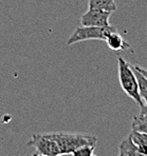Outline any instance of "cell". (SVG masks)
<instances>
[{"label": "cell", "instance_id": "1", "mask_svg": "<svg viewBox=\"0 0 147 156\" xmlns=\"http://www.w3.org/2000/svg\"><path fill=\"white\" fill-rule=\"evenodd\" d=\"M49 137L57 144L59 153L63 155H69L77 148L85 144H96L97 138L94 135L82 134V133H67L55 132L48 133Z\"/></svg>", "mask_w": 147, "mask_h": 156}, {"label": "cell", "instance_id": "2", "mask_svg": "<svg viewBox=\"0 0 147 156\" xmlns=\"http://www.w3.org/2000/svg\"><path fill=\"white\" fill-rule=\"evenodd\" d=\"M118 75L123 91L132 98L140 108L143 107V100L140 96L139 83L134 74V66H130L123 57H119L118 59Z\"/></svg>", "mask_w": 147, "mask_h": 156}, {"label": "cell", "instance_id": "3", "mask_svg": "<svg viewBox=\"0 0 147 156\" xmlns=\"http://www.w3.org/2000/svg\"><path fill=\"white\" fill-rule=\"evenodd\" d=\"M116 31V27H77L72 33V35L69 37L67 44L72 45L74 43L80 42L86 40H106L110 33Z\"/></svg>", "mask_w": 147, "mask_h": 156}, {"label": "cell", "instance_id": "4", "mask_svg": "<svg viewBox=\"0 0 147 156\" xmlns=\"http://www.w3.org/2000/svg\"><path fill=\"white\" fill-rule=\"evenodd\" d=\"M28 146L34 147L36 152L41 156H54L59 153L57 144L48 134H34L27 143Z\"/></svg>", "mask_w": 147, "mask_h": 156}, {"label": "cell", "instance_id": "5", "mask_svg": "<svg viewBox=\"0 0 147 156\" xmlns=\"http://www.w3.org/2000/svg\"><path fill=\"white\" fill-rule=\"evenodd\" d=\"M111 12L101 9H88L80 18V24L84 27H110L109 18Z\"/></svg>", "mask_w": 147, "mask_h": 156}, {"label": "cell", "instance_id": "6", "mask_svg": "<svg viewBox=\"0 0 147 156\" xmlns=\"http://www.w3.org/2000/svg\"><path fill=\"white\" fill-rule=\"evenodd\" d=\"M105 41H106L108 48L110 50H112L113 52L126 51V50L130 48V44L124 40V38L121 36V34L118 32V30L110 33Z\"/></svg>", "mask_w": 147, "mask_h": 156}, {"label": "cell", "instance_id": "7", "mask_svg": "<svg viewBox=\"0 0 147 156\" xmlns=\"http://www.w3.org/2000/svg\"><path fill=\"white\" fill-rule=\"evenodd\" d=\"M119 151L122 156H147L139 151V149L135 147L132 141L130 135H128L125 139L119 146Z\"/></svg>", "mask_w": 147, "mask_h": 156}, {"label": "cell", "instance_id": "8", "mask_svg": "<svg viewBox=\"0 0 147 156\" xmlns=\"http://www.w3.org/2000/svg\"><path fill=\"white\" fill-rule=\"evenodd\" d=\"M129 135L140 152L147 155V134L132 130Z\"/></svg>", "mask_w": 147, "mask_h": 156}, {"label": "cell", "instance_id": "9", "mask_svg": "<svg viewBox=\"0 0 147 156\" xmlns=\"http://www.w3.org/2000/svg\"><path fill=\"white\" fill-rule=\"evenodd\" d=\"M88 9H101L112 13L116 10V4L114 0H88Z\"/></svg>", "mask_w": 147, "mask_h": 156}, {"label": "cell", "instance_id": "10", "mask_svg": "<svg viewBox=\"0 0 147 156\" xmlns=\"http://www.w3.org/2000/svg\"><path fill=\"white\" fill-rule=\"evenodd\" d=\"M132 130L139 131V132L147 134V115H140L134 116L131 125Z\"/></svg>", "mask_w": 147, "mask_h": 156}, {"label": "cell", "instance_id": "11", "mask_svg": "<svg viewBox=\"0 0 147 156\" xmlns=\"http://www.w3.org/2000/svg\"><path fill=\"white\" fill-rule=\"evenodd\" d=\"M94 150H95V144H85L73 151L69 156H91Z\"/></svg>", "mask_w": 147, "mask_h": 156}, {"label": "cell", "instance_id": "12", "mask_svg": "<svg viewBox=\"0 0 147 156\" xmlns=\"http://www.w3.org/2000/svg\"><path fill=\"white\" fill-rule=\"evenodd\" d=\"M134 68L137 69L142 75H144V76L147 78V70H145V69H143V68H140V66H134Z\"/></svg>", "mask_w": 147, "mask_h": 156}, {"label": "cell", "instance_id": "13", "mask_svg": "<svg viewBox=\"0 0 147 156\" xmlns=\"http://www.w3.org/2000/svg\"><path fill=\"white\" fill-rule=\"evenodd\" d=\"M32 156H41L40 154H38V153L37 152H36V153H34V154L33 155H32Z\"/></svg>", "mask_w": 147, "mask_h": 156}, {"label": "cell", "instance_id": "14", "mask_svg": "<svg viewBox=\"0 0 147 156\" xmlns=\"http://www.w3.org/2000/svg\"><path fill=\"white\" fill-rule=\"evenodd\" d=\"M54 156H64L63 154H57V155H54Z\"/></svg>", "mask_w": 147, "mask_h": 156}, {"label": "cell", "instance_id": "15", "mask_svg": "<svg viewBox=\"0 0 147 156\" xmlns=\"http://www.w3.org/2000/svg\"><path fill=\"white\" fill-rule=\"evenodd\" d=\"M91 156H97V155H95V154H92V155H91Z\"/></svg>", "mask_w": 147, "mask_h": 156}, {"label": "cell", "instance_id": "16", "mask_svg": "<svg viewBox=\"0 0 147 156\" xmlns=\"http://www.w3.org/2000/svg\"><path fill=\"white\" fill-rule=\"evenodd\" d=\"M118 156H122V155H121V154H119V155H118Z\"/></svg>", "mask_w": 147, "mask_h": 156}]
</instances>
